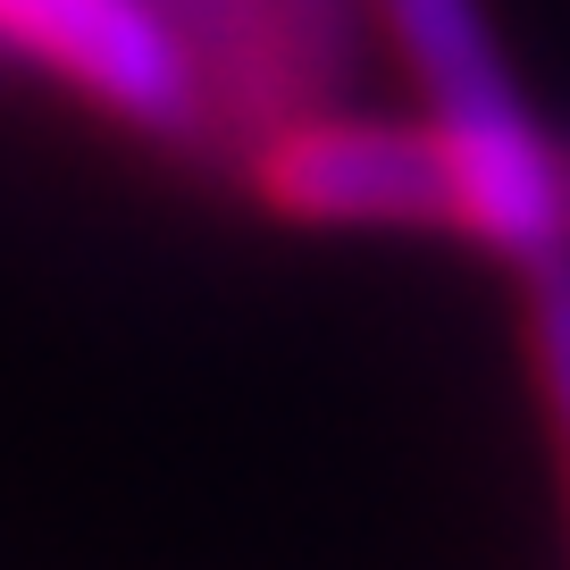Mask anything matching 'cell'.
<instances>
[{"instance_id":"1","label":"cell","mask_w":570,"mask_h":570,"mask_svg":"<svg viewBox=\"0 0 570 570\" xmlns=\"http://www.w3.org/2000/svg\"><path fill=\"white\" fill-rule=\"evenodd\" d=\"M512 277H520L529 403H537V428H546L553 495H562V529H570V261H537V268H512Z\"/></svg>"}]
</instances>
